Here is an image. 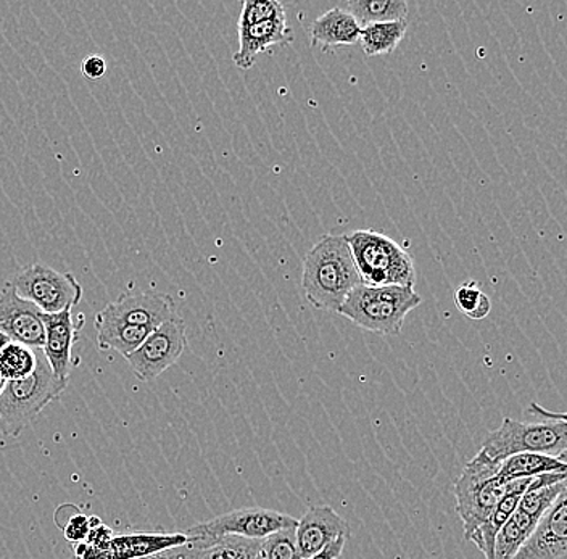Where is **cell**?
<instances>
[{
  "label": "cell",
  "instance_id": "obj_1",
  "mask_svg": "<svg viewBox=\"0 0 567 559\" xmlns=\"http://www.w3.org/2000/svg\"><path fill=\"white\" fill-rule=\"evenodd\" d=\"M361 284L346 235H326L303 261L301 288L318 310L339 313L349 293Z\"/></svg>",
  "mask_w": 567,
  "mask_h": 559
},
{
  "label": "cell",
  "instance_id": "obj_2",
  "mask_svg": "<svg viewBox=\"0 0 567 559\" xmlns=\"http://www.w3.org/2000/svg\"><path fill=\"white\" fill-rule=\"evenodd\" d=\"M69 382L53 374L42 350H35V370L24 380L6 381L0 392V435L18 437L65 392Z\"/></svg>",
  "mask_w": 567,
  "mask_h": 559
},
{
  "label": "cell",
  "instance_id": "obj_3",
  "mask_svg": "<svg viewBox=\"0 0 567 559\" xmlns=\"http://www.w3.org/2000/svg\"><path fill=\"white\" fill-rule=\"evenodd\" d=\"M423 303V297L414 288L381 286L370 288L360 284L347 297L339 314L358 328L381 335H399L408 314Z\"/></svg>",
  "mask_w": 567,
  "mask_h": 559
},
{
  "label": "cell",
  "instance_id": "obj_4",
  "mask_svg": "<svg viewBox=\"0 0 567 559\" xmlns=\"http://www.w3.org/2000/svg\"><path fill=\"white\" fill-rule=\"evenodd\" d=\"M347 237L361 284L370 288L405 286L414 288L413 257L395 240L374 229H360Z\"/></svg>",
  "mask_w": 567,
  "mask_h": 559
},
{
  "label": "cell",
  "instance_id": "obj_5",
  "mask_svg": "<svg viewBox=\"0 0 567 559\" xmlns=\"http://www.w3.org/2000/svg\"><path fill=\"white\" fill-rule=\"evenodd\" d=\"M567 421L547 420L542 423H523L505 417L498 429L485 438L481 452L488 462L502 463L519 453H542V455L566 458Z\"/></svg>",
  "mask_w": 567,
  "mask_h": 559
},
{
  "label": "cell",
  "instance_id": "obj_6",
  "mask_svg": "<svg viewBox=\"0 0 567 559\" xmlns=\"http://www.w3.org/2000/svg\"><path fill=\"white\" fill-rule=\"evenodd\" d=\"M499 465L488 462L482 453H477L470 463L464 465L453 486L456 513L463 522V537L466 541H470L471 537L481 529L482 524L491 518L499 498L505 495L506 483L496 476Z\"/></svg>",
  "mask_w": 567,
  "mask_h": 559
},
{
  "label": "cell",
  "instance_id": "obj_7",
  "mask_svg": "<svg viewBox=\"0 0 567 559\" xmlns=\"http://www.w3.org/2000/svg\"><path fill=\"white\" fill-rule=\"evenodd\" d=\"M10 282L21 299L33 303L45 314L69 310L83 300V286L73 272L56 271L44 265L23 268Z\"/></svg>",
  "mask_w": 567,
  "mask_h": 559
},
{
  "label": "cell",
  "instance_id": "obj_8",
  "mask_svg": "<svg viewBox=\"0 0 567 559\" xmlns=\"http://www.w3.org/2000/svg\"><path fill=\"white\" fill-rule=\"evenodd\" d=\"M186 346V323L177 313L154 329L140 349L126 356V361L137 380L151 382L176 364Z\"/></svg>",
  "mask_w": 567,
  "mask_h": 559
},
{
  "label": "cell",
  "instance_id": "obj_9",
  "mask_svg": "<svg viewBox=\"0 0 567 559\" xmlns=\"http://www.w3.org/2000/svg\"><path fill=\"white\" fill-rule=\"evenodd\" d=\"M297 526V518L275 509L240 508L225 515L216 516L208 521L195 524L186 534L187 537H223L236 536L244 539L264 540L271 534Z\"/></svg>",
  "mask_w": 567,
  "mask_h": 559
},
{
  "label": "cell",
  "instance_id": "obj_10",
  "mask_svg": "<svg viewBox=\"0 0 567 559\" xmlns=\"http://www.w3.org/2000/svg\"><path fill=\"white\" fill-rule=\"evenodd\" d=\"M177 314L175 300L168 293L136 292L109 303L97 317L137 328L157 329Z\"/></svg>",
  "mask_w": 567,
  "mask_h": 559
},
{
  "label": "cell",
  "instance_id": "obj_11",
  "mask_svg": "<svg viewBox=\"0 0 567 559\" xmlns=\"http://www.w3.org/2000/svg\"><path fill=\"white\" fill-rule=\"evenodd\" d=\"M42 314L38 307L18 296L12 282H6L0 290V332L10 342L41 350L44 345Z\"/></svg>",
  "mask_w": 567,
  "mask_h": 559
},
{
  "label": "cell",
  "instance_id": "obj_12",
  "mask_svg": "<svg viewBox=\"0 0 567 559\" xmlns=\"http://www.w3.org/2000/svg\"><path fill=\"white\" fill-rule=\"evenodd\" d=\"M44 321V345L42 353L60 381L69 382L73 366V346L80 339L84 317L74 318L73 308L60 313L42 314Z\"/></svg>",
  "mask_w": 567,
  "mask_h": 559
},
{
  "label": "cell",
  "instance_id": "obj_13",
  "mask_svg": "<svg viewBox=\"0 0 567 559\" xmlns=\"http://www.w3.org/2000/svg\"><path fill=\"white\" fill-rule=\"evenodd\" d=\"M186 534H126L112 537L105 548H94L87 544H78L73 550L74 559H141L186 544Z\"/></svg>",
  "mask_w": 567,
  "mask_h": 559
},
{
  "label": "cell",
  "instance_id": "obj_14",
  "mask_svg": "<svg viewBox=\"0 0 567 559\" xmlns=\"http://www.w3.org/2000/svg\"><path fill=\"white\" fill-rule=\"evenodd\" d=\"M567 551V488L512 559H561Z\"/></svg>",
  "mask_w": 567,
  "mask_h": 559
},
{
  "label": "cell",
  "instance_id": "obj_15",
  "mask_svg": "<svg viewBox=\"0 0 567 559\" xmlns=\"http://www.w3.org/2000/svg\"><path fill=\"white\" fill-rule=\"evenodd\" d=\"M350 524L331 506H310L300 519H297L296 541L301 559L315 557L332 541L347 537L350 539Z\"/></svg>",
  "mask_w": 567,
  "mask_h": 559
},
{
  "label": "cell",
  "instance_id": "obj_16",
  "mask_svg": "<svg viewBox=\"0 0 567 559\" xmlns=\"http://www.w3.org/2000/svg\"><path fill=\"white\" fill-rule=\"evenodd\" d=\"M292 41L293 31L287 24V19L239 28V51L233 56L234 65L240 70H250L258 55L276 45H287Z\"/></svg>",
  "mask_w": 567,
  "mask_h": 559
},
{
  "label": "cell",
  "instance_id": "obj_17",
  "mask_svg": "<svg viewBox=\"0 0 567 559\" xmlns=\"http://www.w3.org/2000/svg\"><path fill=\"white\" fill-rule=\"evenodd\" d=\"M361 27L346 10L336 7L318 17L310 24V44L322 52L334 51L342 45H354L360 41Z\"/></svg>",
  "mask_w": 567,
  "mask_h": 559
},
{
  "label": "cell",
  "instance_id": "obj_18",
  "mask_svg": "<svg viewBox=\"0 0 567 559\" xmlns=\"http://www.w3.org/2000/svg\"><path fill=\"white\" fill-rule=\"evenodd\" d=\"M532 480H534V477H524V479L506 483L505 495L499 498L491 518L485 524H482L481 529L471 537L470 541L476 545L485 559H494L496 536H498L499 529L505 526V522L508 521L509 516L516 511L517 505H519L520 498L529 488Z\"/></svg>",
  "mask_w": 567,
  "mask_h": 559
},
{
  "label": "cell",
  "instance_id": "obj_19",
  "mask_svg": "<svg viewBox=\"0 0 567 559\" xmlns=\"http://www.w3.org/2000/svg\"><path fill=\"white\" fill-rule=\"evenodd\" d=\"M549 473H567L566 458H556L542 453H519L502 462L496 476L503 483H512L524 477H537Z\"/></svg>",
  "mask_w": 567,
  "mask_h": 559
},
{
  "label": "cell",
  "instance_id": "obj_20",
  "mask_svg": "<svg viewBox=\"0 0 567 559\" xmlns=\"http://www.w3.org/2000/svg\"><path fill=\"white\" fill-rule=\"evenodd\" d=\"M95 329H97V345L101 350H115L126 359L127 355L140 349L145 339L154 329L137 328L104 320L95 314Z\"/></svg>",
  "mask_w": 567,
  "mask_h": 559
},
{
  "label": "cell",
  "instance_id": "obj_21",
  "mask_svg": "<svg viewBox=\"0 0 567 559\" xmlns=\"http://www.w3.org/2000/svg\"><path fill=\"white\" fill-rule=\"evenodd\" d=\"M340 9L349 12L361 28L374 23L402 21L408 17L405 0H349Z\"/></svg>",
  "mask_w": 567,
  "mask_h": 559
},
{
  "label": "cell",
  "instance_id": "obj_22",
  "mask_svg": "<svg viewBox=\"0 0 567 559\" xmlns=\"http://www.w3.org/2000/svg\"><path fill=\"white\" fill-rule=\"evenodd\" d=\"M408 21H389L361 28L360 41L364 55L378 56L392 54L405 38Z\"/></svg>",
  "mask_w": 567,
  "mask_h": 559
},
{
  "label": "cell",
  "instance_id": "obj_23",
  "mask_svg": "<svg viewBox=\"0 0 567 559\" xmlns=\"http://www.w3.org/2000/svg\"><path fill=\"white\" fill-rule=\"evenodd\" d=\"M538 521L540 519L532 518L516 508L496 536L494 559H512L523 547L524 541L529 539Z\"/></svg>",
  "mask_w": 567,
  "mask_h": 559
},
{
  "label": "cell",
  "instance_id": "obj_24",
  "mask_svg": "<svg viewBox=\"0 0 567 559\" xmlns=\"http://www.w3.org/2000/svg\"><path fill=\"white\" fill-rule=\"evenodd\" d=\"M202 545L200 559H257L261 540L244 537H198Z\"/></svg>",
  "mask_w": 567,
  "mask_h": 559
},
{
  "label": "cell",
  "instance_id": "obj_25",
  "mask_svg": "<svg viewBox=\"0 0 567 559\" xmlns=\"http://www.w3.org/2000/svg\"><path fill=\"white\" fill-rule=\"evenodd\" d=\"M35 370V350L9 342L0 350V376L6 381L24 380Z\"/></svg>",
  "mask_w": 567,
  "mask_h": 559
},
{
  "label": "cell",
  "instance_id": "obj_26",
  "mask_svg": "<svg viewBox=\"0 0 567 559\" xmlns=\"http://www.w3.org/2000/svg\"><path fill=\"white\" fill-rule=\"evenodd\" d=\"M455 303L464 317L473 321L485 320L492 311L491 297L482 289L481 282L464 281L456 289Z\"/></svg>",
  "mask_w": 567,
  "mask_h": 559
},
{
  "label": "cell",
  "instance_id": "obj_27",
  "mask_svg": "<svg viewBox=\"0 0 567 559\" xmlns=\"http://www.w3.org/2000/svg\"><path fill=\"white\" fill-rule=\"evenodd\" d=\"M532 483H534V480H532ZM566 488V480L565 483L553 484V486L545 487H537L530 484L526 494L520 498L517 509L532 516V518L542 519V516L551 508L553 504L558 500L559 495H561Z\"/></svg>",
  "mask_w": 567,
  "mask_h": 559
},
{
  "label": "cell",
  "instance_id": "obj_28",
  "mask_svg": "<svg viewBox=\"0 0 567 559\" xmlns=\"http://www.w3.org/2000/svg\"><path fill=\"white\" fill-rule=\"evenodd\" d=\"M257 559H301L297 550L296 527L279 530L261 540Z\"/></svg>",
  "mask_w": 567,
  "mask_h": 559
},
{
  "label": "cell",
  "instance_id": "obj_29",
  "mask_svg": "<svg viewBox=\"0 0 567 559\" xmlns=\"http://www.w3.org/2000/svg\"><path fill=\"white\" fill-rule=\"evenodd\" d=\"M279 19H287V15L278 0H246L240 12L239 28Z\"/></svg>",
  "mask_w": 567,
  "mask_h": 559
},
{
  "label": "cell",
  "instance_id": "obj_30",
  "mask_svg": "<svg viewBox=\"0 0 567 559\" xmlns=\"http://www.w3.org/2000/svg\"><path fill=\"white\" fill-rule=\"evenodd\" d=\"M202 545L204 541L198 537H187L186 544L179 545V547L166 548V550L141 559H200Z\"/></svg>",
  "mask_w": 567,
  "mask_h": 559
},
{
  "label": "cell",
  "instance_id": "obj_31",
  "mask_svg": "<svg viewBox=\"0 0 567 559\" xmlns=\"http://www.w3.org/2000/svg\"><path fill=\"white\" fill-rule=\"evenodd\" d=\"M89 530H91L89 516L76 513L74 516L71 515L69 522L63 526V536L70 544H83L87 539Z\"/></svg>",
  "mask_w": 567,
  "mask_h": 559
},
{
  "label": "cell",
  "instance_id": "obj_32",
  "mask_svg": "<svg viewBox=\"0 0 567 559\" xmlns=\"http://www.w3.org/2000/svg\"><path fill=\"white\" fill-rule=\"evenodd\" d=\"M89 522H91V530H89L87 539L84 540V544L91 545L94 548H105L106 544L112 540V529L105 526L97 516H91Z\"/></svg>",
  "mask_w": 567,
  "mask_h": 559
},
{
  "label": "cell",
  "instance_id": "obj_33",
  "mask_svg": "<svg viewBox=\"0 0 567 559\" xmlns=\"http://www.w3.org/2000/svg\"><path fill=\"white\" fill-rule=\"evenodd\" d=\"M81 73L89 81H99L106 73V63L101 55H89L81 63Z\"/></svg>",
  "mask_w": 567,
  "mask_h": 559
},
{
  "label": "cell",
  "instance_id": "obj_34",
  "mask_svg": "<svg viewBox=\"0 0 567 559\" xmlns=\"http://www.w3.org/2000/svg\"><path fill=\"white\" fill-rule=\"evenodd\" d=\"M347 537H340L336 541H332L331 545L324 548V550L319 551V553L315 555V557L308 559H339L340 555L343 553V548L347 545Z\"/></svg>",
  "mask_w": 567,
  "mask_h": 559
},
{
  "label": "cell",
  "instance_id": "obj_35",
  "mask_svg": "<svg viewBox=\"0 0 567 559\" xmlns=\"http://www.w3.org/2000/svg\"><path fill=\"white\" fill-rule=\"evenodd\" d=\"M9 342V338H7V335H3L2 332H0V350H2L3 346H6L7 343Z\"/></svg>",
  "mask_w": 567,
  "mask_h": 559
},
{
  "label": "cell",
  "instance_id": "obj_36",
  "mask_svg": "<svg viewBox=\"0 0 567 559\" xmlns=\"http://www.w3.org/2000/svg\"><path fill=\"white\" fill-rule=\"evenodd\" d=\"M3 385H6V380H3L2 376H0V392H2Z\"/></svg>",
  "mask_w": 567,
  "mask_h": 559
}]
</instances>
